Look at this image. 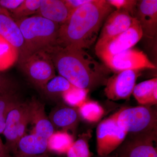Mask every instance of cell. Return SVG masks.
<instances>
[{"label": "cell", "instance_id": "1", "mask_svg": "<svg viewBox=\"0 0 157 157\" xmlns=\"http://www.w3.org/2000/svg\"><path fill=\"white\" fill-rule=\"evenodd\" d=\"M113 11L106 0H92L74 10L59 26L58 46L90 48L96 42L104 21Z\"/></svg>", "mask_w": 157, "mask_h": 157}, {"label": "cell", "instance_id": "10", "mask_svg": "<svg viewBox=\"0 0 157 157\" xmlns=\"http://www.w3.org/2000/svg\"><path fill=\"white\" fill-rule=\"evenodd\" d=\"M137 19L128 11L116 10L107 16L96 44H99L121 34L130 29Z\"/></svg>", "mask_w": 157, "mask_h": 157}, {"label": "cell", "instance_id": "24", "mask_svg": "<svg viewBox=\"0 0 157 157\" xmlns=\"http://www.w3.org/2000/svg\"><path fill=\"white\" fill-rule=\"evenodd\" d=\"M89 90L84 89L72 86L67 91L63 93L62 98L65 103L71 107H79L87 100Z\"/></svg>", "mask_w": 157, "mask_h": 157}, {"label": "cell", "instance_id": "33", "mask_svg": "<svg viewBox=\"0 0 157 157\" xmlns=\"http://www.w3.org/2000/svg\"><path fill=\"white\" fill-rule=\"evenodd\" d=\"M16 157H50L48 155L46 154V153L43 154L37 155H22Z\"/></svg>", "mask_w": 157, "mask_h": 157}, {"label": "cell", "instance_id": "5", "mask_svg": "<svg viewBox=\"0 0 157 157\" xmlns=\"http://www.w3.org/2000/svg\"><path fill=\"white\" fill-rule=\"evenodd\" d=\"M24 73L34 85L43 89L46 83L56 76L55 67L50 53L39 51L19 59Z\"/></svg>", "mask_w": 157, "mask_h": 157}, {"label": "cell", "instance_id": "27", "mask_svg": "<svg viewBox=\"0 0 157 157\" xmlns=\"http://www.w3.org/2000/svg\"><path fill=\"white\" fill-rule=\"evenodd\" d=\"M90 135L89 132L74 141L67 152V157H91L88 144Z\"/></svg>", "mask_w": 157, "mask_h": 157}, {"label": "cell", "instance_id": "21", "mask_svg": "<svg viewBox=\"0 0 157 157\" xmlns=\"http://www.w3.org/2000/svg\"><path fill=\"white\" fill-rule=\"evenodd\" d=\"M18 50L0 36V72L11 67L18 61Z\"/></svg>", "mask_w": 157, "mask_h": 157}, {"label": "cell", "instance_id": "13", "mask_svg": "<svg viewBox=\"0 0 157 157\" xmlns=\"http://www.w3.org/2000/svg\"><path fill=\"white\" fill-rule=\"evenodd\" d=\"M28 107V102H23L9 113L6 118L2 134L6 137L5 144L10 154H15L17 143V132L23 117Z\"/></svg>", "mask_w": 157, "mask_h": 157}, {"label": "cell", "instance_id": "22", "mask_svg": "<svg viewBox=\"0 0 157 157\" xmlns=\"http://www.w3.org/2000/svg\"><path fill=\"white\" fill-rule=\"evenodd\" d=\"M23 101L16 92L0 95V134H2L7 116Z\"/></svg>", "mask_w": 157, "mask_h": 157}, {"label": "cell", "instance_id": "6", "mask_svg": "<svg viewBox=\"0 0 157 157\" xmlns=\"http://www.w3.org/2000/svg\"><path fill=\"white\" fill-rule=\"evenodd\" d=\"M118 112L101 121L97 129V150L99 156L109 155L123 143L127 135L118 124Z\"/></svg>", "mask_w": 157, "mask_h": 157}, {"label": "cell", "instance_id": "9", "mask_svg": "<svg viewBox=\"0 0 157 157\" xmlns=\"http://www.w3.org/2000/svg\"><path fill=\"white\" fill-rule=\"evenodd\" d=\"M140 75L138 70H125L115 73L107 79L105 84L104 93L106 97L114 101L129 100Z\"/></svg>", "mask_w": 157, "mask_h": 157}, {"label": "cell", "instance_id": "32", "mask_svg": "<svg viewBox=\"0 0 157 157\" xmlns=\"http://www.w3.org/2000/svg\"><path fill=\"white\" fill-rule=\"evenodd\" d=\"M0 157H13L7 148H3L0 147Z\"/></svg>", "mask_w": 157, "mask_h": 157}, {"label": "cell", "instance_id": "34", "mask_svg": "<svg viewBox=\"0 0 157 157\" xmlns=\"http://www.w3.org/2000/svg\"><path fill=\"white\" fill-rule=\"evenodd\" d=\"M5 14V15H8V16H11L9 11H7L5 9H3L2 7L0 6V14Z\"/></svg>", "mask_w": 157, "mask_h": 157}, {"label": "cell", "instance_id": "4", "mask_svg": "<svg viewBox=\"0 0 157 157\" xmlns=\"http://www.w3.org/2000/svg\"><path fill=\"white\" fill-rule=\"evenodd\" d=\"M157 116L149 106L123 108L118 111L117 123L129 137H156Z\"/></svg>", "mask_w": 157, "mask_h": 157}, {"label": "cell", "instance_id": "14", "mask_svg": "<svg viewBox=\"0 0 157 157\" xmlns=\"http://www.w3.org/2000/svg\"><path fill=\"white\" fill-rule=\"evenodd\" d=\"M29 102L30 123L34 125L33 134L48 139L55 132V128L46 116L44 105L36 98Z\"/></svg>", "mask_w": 157, "mask_h": 157}, {"label": "cell", "instance_id": "3", "mask_svg": "<svg viewBox=\"0 0 157 157\" xmlns=\"http://www.w3.org/2000/svg\"><path fill=\"white\" fill-rule=\"evenodd\" d=\"M15 21L22 33L25 46V53L19 59L37 52L50 53L58 46L60 26L58 24L37 15Z\"/></svg>", "mask_w": 157, "mask_h": 157}, {"label": "cell", "instance_id": "23", "mask_svg": "<svg viewBox=\"0 0 157 157\" xmlns=\"http://www.w3.org/2000/svg\"><path fill=\"white\" fill-rule=\"evenodd\" d=\"M79 115L85 121L90 123L99 121L104 114V109L96 101L86 100L78 108Z\"/></svg>", "mask_w": 157, "mask_h": 157}, {"label": "cell", "instance_id": "19", "mask_svg": "<svg viewBox=\"0 0 157 157\" xmlns=\"http://www.w3.org/2000/svg\"><path fill=\"white\" fill-rule=\"evenodd\" d=\"M132 94L137 102L143 106L156 104L157 78H151L136 85Z\"/></svg>", "mask_w": 157, "mask_h": 157}, {"label": "cell", "instance_id": "11", "mask_svg": "<svg viewBox=\"0 0 157 157\" xmlns=\"http://www.w3.org/2000/svg\"><path fill=\"white\" fill-rule=\"evenodd\" d=\"M134 17L139 23L143 36L152 39L157 33V1H137Z\"/></svg>", "mask_w": 157, "mask_h": 157}, {"label": "cell", "instance_id": "28", "mask_svg": "<svg viewBox=\"0 0 157 157\" xmlns=\"http://www.w3.org/2000/svg\"><path fill=\"white\" fill-rule=\"evenodd\" d=\"M137 1L136 0H107L110 6L117 10H121L128 12L133 17L135 13Z\"/></svg>", "mask_w": 157, "mask_h": 157}, {"label": "cell", "instance_id": "2", "mask_svg": "<svg viewBox=\"0 0 157 157\" xmlns=\"http://www.w3.org/2000/svg\"><path fill=\"white\" fill-rule=\"evenodd\" d=\"M49 53L59 76L73 86L90 90L106 84L109 69L84 49L57 46Z\"/></svg>", "mask_w": 157, "mask_h": 157}, {"label": "cell", "instance_id": "26", "mask_svg": "<svg viewBox=\"0 0 157 157\" xmlns=\"http://www.w3.org/2000/svg\"><path fill=\"white\" fill-rule=\"evenodd\" d=\"M40 2L41 0H24L17 9L10 12V16L16 21L36 14L40 6Z\"/></svg>", "mask_w": 157, "mask_h": 157}, {"label": "cell", "instance_id": "7", "mask_svg": "<svg viewBox=\"0 0 157 157\" xmlns=\"http://www.w3.org/2000/svg\"><path fill=\"white\" fill-rule=\"evenodd\" d=\"M143 37V33L137 20L124 33L95 45L97 56L102 61L132 48Z\"/></svg>", "mask_w": 157, "mask_h": 157}, {"label": "cell", "instance_id": "29", "mask_svg": "<svg viewBox=\"0 0 157 157\" xmlns=\"http://www.w3.org/2000/svg\"><path fill=\"white\" fill-rule=\"evenodd\" d=\"M17 87L12 79L0 74V95L16 92Z\"/></svg>", "mask_w": 157, "mask_h": 157}, {"label": "cell", "instance_id": "31", "mask_svg": "<svg viewBox=\"0 0 157 157\" xmlns=\"http://www.w3.org/2000/svg\"><path fill=\"white\" fill-rule=\"evenodd\" d=\"M92 1V0H64L71 13L82 6Z\"/></svg>", "mask_w": 157, "mask_h": 157}, {"label": "cell", "instance_id": "8", "mask_svg": "<svg viewBox=\"0 0 157 157\" xmlns=\"http://www.w3.org/2000/svg\"><path fill=\"white\" fill-rule=\"evenodd\" d=\"M104 65L115 73L125 70L156 69L155 65L142 51L131 48L104 60Z\"/></svg>", "mask_w": 157, "mask_h": 157}, {"label": "cell", "instance_id": "16", "mask_svg": "<svg viewBox=\"0 0 157 157\" xmlns=\"http://www.w3.org/2000/svg\"><path fill=\"white\" fill-rule=\"evenodd\" d=\"M70 14L64 0H41L36 14L60 25L67 20Z\"/></svg>", "mask_w": 157, "mask_h": 157}, {"label": "cell", "instance_id": "18", "mask_svg": "<svg viewBox=\"0 0 157 157\" xmlns=\"http://www.w3.org/2000/svg\"><path fill=\"white\" fill-rule=\"evenodd\" d=\"M47 140L35 134L25 135L17 142L16 152L13 157L22 155H37L45 153Z\"/></svg>", "mask_w": 157, "mask_h": 157}, {"label": "cell", "instance_id": "12", "mask_svg": "<svg viewBox=\"0 0 157 157\" xmlns=\"http://www.w3.org/2000/svg\"><path fill=\"white\" fill-rule=\"evenodd\" d=\"M153 137H129L118 147L117 157H157Z\"/></svg>", "mask_w": 157, "mask_h": 157}, {"label": "cell", "instance_id": "25", "mask_svg": "<svg viewBox=\"0 0 157 157\" xmlns=\"http://www.w3.org/2000/svg\"><path fill=\"white\" fill-rule=\"evenodd\" d=\"M73 85L62 76H56L50 79L43 88V90L49 96L61 95L71 88Z\"/></svg>", "mask_w": 157, "mask_h": 157}, {"label": "cell", "instance_id": "15", "mask_svg": "<svg viewBox=\"0 0 157 157\" xmlns=\"http://www.w3.org/2000/svg\"><path fill=\"white\" fill-rule=\"evenodd\" d=\"M0 36L17 48L19 58L23 56L25 51L24 39L17 23L11 16L0 14Z\"/></svg>", "mask_w": 157, "mask_h": 157}, {"label": "cell", "instance_id": "17", "mask_svg": "<svg viewBox=\"0 0 157 157\" xmlns=\"http://www.w3.org/2000/svg\"><path fill=\"white\" fill-rule=\"evenodd\" d=\"M78 111L74 107L60 105L54 108L49 113V118L54 128L67 131L75 128L79 119Z\"/></svg>", "mask_w": 157, "mask_h": 157}, {"label": "cell", "instance_id": "20", "mask_svg": "<svg viewBox=\"0 0 157 157\" xmlns=\"http://www.w3.org/2000/svg\"><path fill=\"white\" fill-rule=\"evenodd\" d=\"M74 142L73 136L67 131L55 132L47 140V149L57 154H67Z\"/></svg>", "mask_w": 157, "mask_h": 157}, {"label": "cell", "instance_id": "35", "mask_svg": "<svg viewBox=\"0 0 157 157\" xmlns=\"http://www.w3.org/2000/svg\"><path fill=\"white\" fill-rule=\"evenodd\" d=\"M100 157H117L116 156H110L107 155L105 156H100Z\"/></svg>", "mask_w": 157, "mask_h": 157}, {"label": "cell", "instance_id": "30", "mask_svg": "<svg viewBox=\"0 0 157 157\" xmlns=\"http://www.w3.org/2000/svg\"><path fill=\"white\" fill-rule=\"evenodd\" d=\"M24 2V0H0V6L9 12L14 11Z\"/></svg>", "mask_w": 157, "mask_h": 157}]
</instances>
